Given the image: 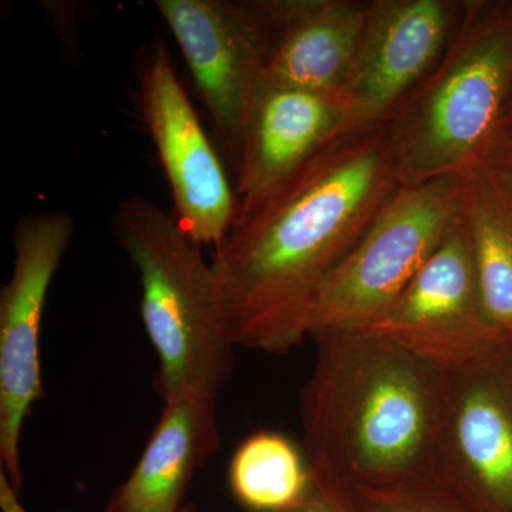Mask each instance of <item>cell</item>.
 <instances>
[{
  "instance_id": "obj_1",
  "label": "cell",
  "mask_w": 512,
  "mask_h": 512,
  "mask_svg": "<svg viewBox=\"0 0 512 512\" xmlns=\"http://www.w3.org/2000/svg\"><path fill=\"white\" fill-rule=\"evenodd\" d=\"M389 130L340 137L215 248L218 308L238 348L285 353L316 293L399 190Z\"/></svg>"
},
{
  "instance_id": "obj_2",
  "label": "cell",
  "mask_w": 512,
  "mask_h": 512,
  "mask_svg": "<svg viewBox=\"0 0 512 512\" xmlns=\"http://www.w3.org/2000/svg\"><path fill=\"white\" fill-rule=\"evenodd\" d=\"M313 338L318 352L301 394L313 473L348 488L433 480L444 372L367 330Z\"/></svg>"
},
{
  "instance_id": "obj_3",
  "label": "cell",
  "mask_w": 512,
  "mask_h": 512,
  "mask_svg": "<svg viewBox=\"0 0 512 512\" xmlns=\"http://www.w3.org/2000/svg\"><path fill=\"white\" fill-rule=\"evenodd\" d=\"M113 228L140 276L141 319L160 360L157 393L163 402L217 400L234 372L238 346L222 319L201 245L173 212L141 195L120 202Z\"/></svg>"
},
{
  "instance_id": "obj_4",
  "label": "cell",
  "mask_w": 512,
  "mask_h": 512,
  "mask_svg": "<svg viewBox=\"0 0 512 512\" xmlns=\"http://www.w3.org/2000/svg\"><path fill=\"white\" fill-rule=\"evenodd\" d=\"M511 80V19L464 0L440 62L386 124L400 185L477 164L503 123Z\"/></svg>"
},
{
  "instance_id": "obj_5",
  "label": "cell",
  "mask_w": 512,
  "mask_h": 512,
  "mask_svg": "<svg viewBox=\"0 0 512 512\" xmlns=\"http://www.w3.org/2000/svg\"><path fill=\"white\" fill-rule=\"evenodd\" d=\"M463 211L464 173L400 185L320 286L308 336L375 325Z\"/></svg>"
},
{
  "instance_id": "obj_6",
  "label": "cell",
  "mask_w": 512,
  "mask_h": 512,
  "mask_svg": "<svg viewBox=\"0 0 512 512\" xmlns=\"http://www.w3.org/2000/svg\"><path fill=\"white\" fill-rule=\"evenodd\" d=\"M512 336L444 372L433 481L464 512H512Z\"/></svg>"
},
{
  "instance_id": "obj_7",
  "label": "cell",
  "mask_w": 512,
  "mask_h": 512,
  "mask_svg": "<svg viewBox=\"0 0 512 512\" xmlns=\"http://www.w3.org/2000/svg\"><path fill=\"white\" fill-rule=\"evenodd\" d=\"M74 234L72 215L36 211L13 228V269L0 289V471L23 487L20 440L33 404L45 396L40 333L47 293Z\"/></svg>"
},
{
  "instance_id": "obj_8",
  "label": "cell",
  "mask_w": 512,
  "mask_h": 512,
  "mask_svg": "<svg viewBox=\"0 0 512 512\" xmlns=\"http://www.w3.org/2000/svg\"><path fill=\"white\" fill-rule=\"evenodd\" d=\"M234 160L278 36L271 0H156Z\"/></svg>"
},
{
  "instance_id": "obj_9",
  "label": "cell",
  "mask_w": 512,
  "mask_h": 512,
  "mask_svg": "<svg viewBox=\"0 0 512 512\" xmlns=\"http://www.w3.org/2000/svg\"><path fill=\"white\" fill-rule=\"evenodd\" d=\"M363 330L392 340L441 372L457 369L505 336L485 315L464 211L382 318Z\"/></svg>"
},
{
  "instance_id": "obj_10",
  "label": "cell",
  "mask_w": 512,
  "mask_h": 512,
  "mask_svg": "<svg viewBox=\"0 0 512 512\" xmlns=\"http://www.w3.org/2000/svg\"><path fill=\"white\" fill-rule=\"evenodd\" d=\"M461 2L372 0L355 59L340 90L349 134L384 126L440 62Z\"/></svg>"
},
{
  "instance_id": "obj_11",
  "label": "cell",
  "mask_w": 512,
  "mask_h": 512,
  "mask_svg": "<svg viewBox=\"0 0 512 512\" xmlns=\"http://www.w3.org/2000/svg\"><path fill=\"white\" fill-rule=\"evenodd\" d=\"M140 96L144 123L170 184L175 218L201 247L217 248L237 221V191L163 43L144 66Z\"/></svg>"
},
{
  "instance_id": "obj_12",
  "label": "cell",
  "mask_w": 512,
  "mask_h": 512,
  "mask_svg": "<svg viewBox=\"0 0 512 512\" xmlns=\"http://www.w3.org/2000/svg\"><path fill=\"white\" fill-rule=\"evenodd\" d=\"M348 134V111L340 96L261 84L239 147L235 224Z\"/></svg>"
},
{
  "instance_id": "obj_13",
  "label": "cell",
  "mask_w": 512,
  "mask_h": 512,
  "mask_svg": "<svg viewBox=\"0 0 512 512\" xmlns=\"http://www.w3.org/2000/svg\"><path fill=\"white\" fill-rule=\"evenodd\" d=\"M278 36L261 84L339 96L355 59L367 3L271 0Z\"/></svg>"
},
{
  "instance_id": "obj_14",
  "label": "cell",
  "mask_w": 512,
  "mask_h": 512,
  "mask_svg": "<svg viewBox=\"0 0 512 512\" xmlns=\"http://www.w3.org/2000/svg\"><path fill=\"white\" fill-rule=\"evenodd\" d=\"M220 446L215 399L167 400L136 467L104 512H180L192 478Z\"/></svg>"
},
{
  "instance_id": "obj_15",
  "label": "cell",
  "mask_w": 512,
  "mask_h": 512,
  "mask_svg": "<svg viewBox=\"0 0 512 512\" xmlns=\"http://www.w3.org/2000/svg\"><path fill=\"white\" fill-rule=\"evenodd\" d=\"M464 217L485 315L512 336V192L481 161L464 171Z\"/></svg>"
},
{
  "instance_id": "obj_16",
  "label": "cell",
  "mask_w": 512,
  "mask_h": 512,
  "mask_svg": "<svg viewBox=\"0 0 512 512\" xmlns=\"http://www.w3.org/2000/svg\"><path fill=\"white\" fill-rule=\"evenodd\" d=\"M228 481L235 500L248 511L281 512L309 490L312 470L305 453L284 434L258 431L235 451Z\"/></svg>"
},
{
  "instance_id": "obj_17",
  "label": "cell",
  "mask_w": 512,
  "mask_h": 512,
  "mask_svg": "<svg viewBox=\"0 0 512 512\" xmlns=\"http://www.w3.org/2000/svg\"><path fill=\"white\" fill-rule=\"evenodd\" d=\"M360 512H464L433 480L396 487L350 488Z\"/></svg>"
},
{
  "instance_id": "obj_18",
  "label": "cell",
  "mask_w": 512,
  "mask_h": 512,
  "mask_svg": "<svg viewBox=\"0 0 512 512\" xmlns=\"http://www.w3.org/2000/svg\"><path fill=\"white\" fill-rule=\"evenodd\" d=\"M281 512H360L350 488L318 476L312 471V483L298 503Z\"/></svg>"
},
{
  "instance_id": "obj_19",
  "label": "cell",
  "mask_w": 512,
  "mask_h": 512,
  "mask_svg": "<svg viewBox=\"0 0 512 512\" xmlns=\"http://www.w3.org/2000/svg\"><path fill=\"white\" fill-rule=\"evenodd\" d=\"M19 491L10 484L8 477L0 471V511L2 512H28L20 503ZM67 512V511H59Z\"/></svg>"
},
{
  "instance_id": "obj_20",
  "label": "cell",
  "mask_w": 512,
  "mask_h": 512,
  "mask_svg": "<svg viewBox=\"0 0 512 512\" xmlns=\"http://www.w3.org/2000/svg\"><path fill=\"white\" fill-rule=\"evenodd\" d=\"M180 512H198V508L197 505L188 503L187 501V503L183 505V508H181Z\"/></svg>"
}]
</instances>
